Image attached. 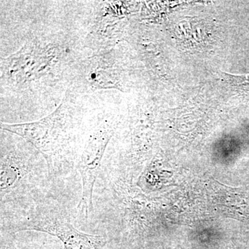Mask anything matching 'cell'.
I'll use <instances>...</instances> for the list:
<instances>
[{
    "label": "cell",
    "mask_w": 249,
    "mask_h": 249,
    "mask_svg": "<svg viewBox=\"0 0 249 249\" xmlns=\"http://www.w3.org/2000/svg\"><path fill=\"white\" fill-rule=\"evenodd\" d=\"M16 230L35 231L56 237L65 249H104L106 240L103 236L90 235L77 230L69 222L55 217H39L28 219Z\"/></svg>",
    "instance_id": "6da1fadb"
},
{
    "label": "cell",
    "mask_w": 249,
    "mask_h": 249,
    "mask_svg": "<svg viewBox=\"0 0 249 249\" xmlns=\"http://www.w3.org/2000/svg\"><path fill=\"white\" fill-rule=\"evenodd\" d=\"M109 139V132L93 134L77 165L83 182V193L78 209L84 211L85 217H88L93 209V188Z\"/></svg>",
    "instance_id": "7a4b0ae2"
},
{
    "label": "cell",
    "mask_w": 249,
    "mask_h": 249,
    "mask_svg": "<svg viewBox=\"0 0 249 249\" xmlns=\"http://www.w3.org/2000/svg\"><path fill=\"white\" fill-rule=\"evenodd\" d=\"M24 168L19 162L11 159L4 158L1 160V170H0V192L1 200L11 189L14 188L16 183L19 181L24 174Z\"/></svg>",
    "instance_id": "3957f363"
},
{
    "label": "cell",
    "mask_w": 249,
    "mask_h": 249,
    "mask_svg": "<svg viewBox=\"0 0 249 249\" xmlns=\"http://www.w3.org/2000/svg\"><path fill=\"white\" fill-rule=\"evenodd\" d=\"M226 80L233 89L240 91H249V73L234 74L223 72Z\"/></svg>",
    "instance_id": "277c9868"
}]
</instances>
